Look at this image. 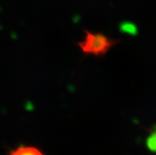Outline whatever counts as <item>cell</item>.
Segmentation results:
<instances>
[{
	"label": "cell",
	"instance_id": "obj_2",
	"mask_svg": "<svg viewBox=\"0 0 156 155\" xmlns=\"http://www.w3.org/2000/svg\"><path fill=\"white\" fill-rule=\"evenodd\" d=\"M10 155H42L43 152L39 148L33 146H20L15 150H10Z\"/></svg>",
	"mask_w": 156,
	"mask_h": 155
},
{
	"label": "cell",
	"instance_id": "obj_3",
	"mask_svg": "<svg viewBox=\"0 0 156 155\" xmlns=\"http://www.w3.org/2000/svg\"><path fill=\"white\" fill-rule=\"evenodd\" d=\"M146 146L150 151L156 153V126L150 131V135L146 140Z\"/></svg>",
	"mask_w": 156,
	"mask_h": 155
},
{
	"label": "cell",
	"instance_id": "obj_4",
	"mask_svg": "<svg viewBox=\"0 0 156 155\" xmlns=\"http://www.w3.org/2000/svg\"><path fill=\"white\" fill-rule=\"evenodd\" d=\"M120 30L124 33H127L131 35H136L137 33V27L133 23L127 22H124L120 26Z\"/></svg>",
	"mask_w": 156,
	"mask_h": 155
},
{
	"label": "cell",
	"instance_id": "obj_1",
	"mask_svg": "<svg viewBox=\"0 0 156 155\" xmlns=\"http://www.w3.org/2000/svg\"><path fill=\"white\" fill-rule=\"evenodd\" d=\"M84 32L85 39L77 43V45L86 55L104 56L111 48L120 42V40L110 39L102 33H93L87 30Z\"/></svg>",
	"mask_w": 156,
	"mask_h": 155
}]
</instances>
